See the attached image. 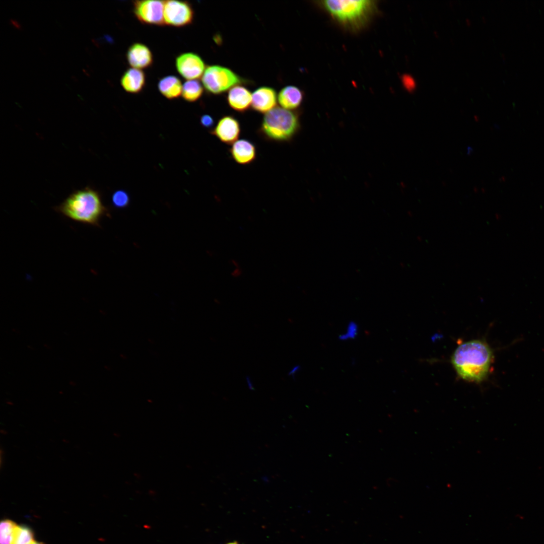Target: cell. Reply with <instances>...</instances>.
<instances>
[{
    "label": "cell",
    "mask_w": 544,
    "mask_h": 544,
    "mask_svg": "<svg viewBox=\"0 0 544 544\" xmlns=\"http://www.w3.org/2000/svg\"><path fill=\"white\" fill-rule=\"evenodd\" d=\"M492 359V351L489 345L484 341L474 339L456 349L451 363L461 378L479 382L487 377Z\"/></svg>",
    "instance_id": "obj_1"
},
{
    "label": "cell",
    "mask_w": 544,
    "mask_h": 544,
    "mask_svg": "<svg viewBox=\"0 0 544 544\" xmlns=\"http://www.w3.org/2000/svg\"><path fill=\"white\" fill-rule=\"evenodd\" d=\"M56 210L73 220L95 226L106 211L99 193L90 187L73 193Z\"/></svg>",
    "instance_id": "obj_2"
},
{
    "label": "cell",
    "mask_w": 544,
    "mask_h": 544,
    "mask_svg": "<svg viewBox=\"0 0 544 544\" xmlns=\"http://www.w3.org/2000/svg\"><path fill=\"white\" fill-rule=\"evenodd\" d=\"M300 125L297 113L277 107L264 115L259 131L268 140L287 142L297 133Z\"/></svg>",
    "instance_id": "obj_3"
},
{
    "label": "cell",
    "mask_w": 544,
    "mask_h": 544,
    "mask_svg": "<svg viewBox=\"0 0 544 544\" xmlns=\"http://www.w3.org/2000/svg\"><path fill=\"white\" fill-rule=\"evenodd\" d=\"M321 3L335 20L354 29L365 23L375 8L374 1L368 0H326Z\"/></svg>",
    "instance_id": "obj_4"
},
{
    "label": "cell",
    "mask_w": 544,
    "mask_h": 544,
    "mask_svg": "<svg viewBox=\"0 0 544 544\" xmlns=\"http://www.w3.org/2000/svg\"><path fill=\"white\" fill-rule=\"evenodd\" d=\"M201 81L206 91L214 95L222 94L236 85L248 82L230 69L220 65L207 67Z\"/></svg>",
    "instance_id": "obj_5"
},
{
    "label": "cell",
    "mask_w": 544,
    "mask_h": 544,
    "mask_svg": "<svg viewBox=\"0 0 544 544\" xmlns=\"http://www.w3.org/2000/svg\"><path fill=\"white\" fill-rule=\"evenodd\" d=\"M193 18L194 11L188 3L174 0L165 1V24L178 27H183L190 24Z\"/></svg>",
    "instance_id": "obj_6"
},
{
    "label": "cell",
    "mask_w": 544,
    "mask_h": 544,
    "mask_svg": "<svg viewBox=\"0 0 544 544\" xmlns=\"http://www.w3.org/2000/svg\"><path fill=\"white\" fill-rule=\"evenodd\" d=\"M165 1H136L133 2V12L142 23L156 25L165 24L164 8Z\"/></svg>",
    "instance_id": "obj_7"
},
{
    "label": "cell",
    "mask_w": 544,
    "mask_h": 544,
    "mask_svg": "<svg viewBox=\"0 0 544 544\" xmlns=\"http://www.w3.org/2000/svg\"><path fill=\"white\" fill-rule=\"evenodd\" d=\"M177 71L184 79L196 80L202 77L205 70V63L197 54L183 53L178 55L175 61Z\"/></svg>",
    "instance_id": "obj_8"
},
{
    "label": "cell",
    "mask_w": 544,
    "mask_h": 544,
    "mask_svg": "<svg viewBox=\"0 0 544 544\" xmlns=\"http://www.w3.org/2000/svg\"><path fill=\"white\" fill-rule=\"evenodd\" d=\"M240 132V123L232 115H225L221 117L211 131L220 141L227 144H233L237 141Z\"/></svg>",
    "instance_id": "obj_9"
},
{
    "label": "cell",
    "mask_w": 544,
    "mask_h": 544,
    "mask_svg": "<svg viewBox=\"0 0 544 544\" xmlns=\"http://www.w3.org/2000/svg\"><path fill=\"white\" fill-rule=\"evenodd\" d=\"M276 90L270 87L262 86L256 89L252 94L251 107L259 113H267L277 104Z\"/></svg>",
    "instance_id": "obj_10"
},
{
    "label": "cell",
    "mask_w": 544,
    "mask_h": 544,
    "mask_svg": "<svg viewBox=\"0 0 544 544\" xmlns=\"http://www.w3.org/2000/svg\"><path fill=\"white\" fill-rule=\"evenodd\" d=\"M126 59L132 67L140 70L150 67L153 61L150 49L141 43H135L129 46L126 52Z\"/></svg>",
    "instance_id": "obj_11"
},
{
    "label": "cell",
    "mask_w": 544,
    "mask_h": 544,
    "mask_svg": "<svg viewBox=\"0 0 544 544\" xmlns=\"http://www.w3.org/2000/svg\"><path fill=\"white\" fill-rule=\"evenodd\" d=\"M227 101L232 109L240 113L245 112L251 106L252 94L244 86L238 85L229 90Z\"/></svg>",
    "instance_id": "obj_12"
},
{
    "label": "cell",
    "mask_w": 544,
    "mask_h": 544,
    "mask_svg": "<svg viewBox=\"0 0 544 544\" xmlns=\"http://www.w3.org/2000/svg\"><path fill=\"white\" fill-rule=\"evenodd\" d=\"M230 152L234 160L241 165L250 164L256 157L255 145L246 139L239 140L234 143Z\"/></svg>",
    "instance_id": "obj_13"
},
{
    "label": "cell",
    "mask_w": 544,
    "mask_h": 544,
    "mask_svg": "<svg viewBox=\"0 0 544 544\" xmlns=\"http://www.w3.org/2000/svg\"><path fill=\"white\" fill-rule=\"evenodd\" d=\"M121 85L124 90L130 93H138L142 91L146 84V76L140 69H127L121 77Z\"/></svg>",
    "instance_id": "obj_14"
},
{
    "label": "cell",
    "mask_w": 544,
    "mask_h": 544,
    "mask_svg": "<svg viewBox=\"0 0 544 544\" xmlns=\"http://www.w3.org/2000/svg\"><path fill=\"white\" fill-rule=\"evenodd\" d=\"M303 93L298 87L288 85L283 88L278 95V100L282 108L286 109L297 108L302 103Z\"/></svg>",
    "instance_id": "obj_15"
},
{
    "label": "cell",
    "mask_w": 544,
    "mask_h": 544,
    "mask_svg": "<svg viewBox=\"0 0 544 544\" xmlns=\"http://www.w3.org/2000/svg\"><path fill=\"white\" fill-rule=\"evenodd\" d=\"M182 86L180 79L175 76L164 77L158 83L159 91L168 99L178 98L182 94Z\"/></svg>",
    "instance_id": "obj_16"
},
{
    "label": "cell",
    "mask_w": 544,
    "mask_h": 544,
    "mask_svg": "<svg viewBox=\"0 0 544 544\" xmlns=\"http://www.w3.org/2000/svg\"><path fill=\"white\" fill-rule=\"evenodd\" d=\"M203 89L201 83L196 80H188L182 86V96L190 102L198 100L202 96Z\"/></svg>",
    "instance_id": "obj_17"
},
{
    "label": "cell",
    "mask_w": 544,
    "mask_h": 544,
    "mask_svg": "<svg viewBox=\"0 0 544 544\" xmlns=\"http://www.w3.org/2000/svg\"><path fill=\"white\" fill-rule=\"evenodd\" d=\"M34 540L32 530L24 525H16L14 528L11 544H30Z\"/></svg>",
    "instance_id": "obj_18"
},
{
    "label": "cell",
    "mask_w": 544,
    "mask_h": 544,
    "mask_svg": "<svg viewBox=\"0 0 544 544\" xmlns=\"http://www.w3.org/2000/svg\"><path fill=\"white\" fill-rule=\"evenodd\" d=\"M17 524L9 519L3 520L0 524V544H11L13 533Z\"/></svg>",
    "instance_id": "obj_19"
},
{
    "label": "cell",
    "mask_w": 544,
    "mask_h": 544,
    "mask_svg": "<svg viewBox=\"0 0 544 544\" xmlns=\"http://www.w3.org/2000/svg\"><path fill=\"white\" fill-rule=\"evenodd\" d=\"M359 326L355 321H350L347 325L345 331L338 336V338L343 341L355 339L359 333Z\"/></svg>",
    "instance_id": "obj_20"
},
{
    "label": "cell",
    "mask_w": 544,
    "mask_h": 544,
    "mask_svg": "<svg viewBox=\"0 0 544 544\" xmlns=\"http://www.w3.org/2000/svg\"><path fill=\"white\" fill-rule=\"evenodd\" d=\"M113 205L117 208H124L129 203L128 194L124 190H119L115 192L112 197Z\"/></svg>",
    "instance_id": "obj_21"
},
{
    "label": "cell",
    "mask_w": 544,
    "mask_h": 544,
    "mask_svg": "<svg viewBox=\"0 0 544 544\" xmlns=\"http://www.w3.org/2000/svg\"><path fill=\"white\" fill-rule=\"evenodd\" d=\"M401 81L403 87L408 92H412L416 89L417 82L413 75L410 74H404L401 76Z\"/></svg>",
    "instance_id": "obj_22"
},
{
    "label": "cell",
    "mask_w": 544,
    "mask_h": 544,
    "mask_svg": "<svg viewBox=\"0 0 544 544\" xmlns=\"http://www.w3.org/2000/svg\"><path fill=\"white\" fill-rule=\"evenodd\" d=\"M200 122L201 125L205 128H210L214 125V120L210 115L204 114L201 116Z\"/></svg>",
    "instance_id": "obj_23"
},
{
    "label": "cell",
    "mask_w": 544,
    "mask_h": 544,
    "mask_svg": "<svg viewBox=\"0 0 544 544\" xmlns=\"http://www.w3.org/2000/svg\"><path fill=\"white\" fill-rule=\"evenodd\" d=\"M299 369H300V366H298V365L295 366L292 369V370L289 372L288 375L291 376L294 378V375L298 372V371L299 370Z\"/></svg>",
    "instance_id": "obj_24"
},
{
    "label": "cell",
    "mask_w": 544,
    "mask_h": 544,
    "mask_svg": "<svg viewBox=\"0 0 544 544\" xmlns=\"http://www.w3.org/2000/svg\"><path fill=\"white\" fill-rule=\"evenodd\" d=\"M247 382H248V386L249 387L250 389H253V388L252 387L251 382H250V380L248 377H247Z\"/></svg>",
    "instance_id": "obj_25"
},
{
    "label": "cell",
    "mask_w": 544,
    "mask_h": 544,
    "mask_svg": "<svg viewBox=\"0 0 544 544\" xmlns=\"http://www.w3.org/2000/svg\"><path fill=\"white\" fill-rule=\"evenodd\" d=\"M30 544H44V543L41 542H38V541H35L34 540L32 542H31Z\"/></svg>",
    "instance_id": "obj_26"
},
{
    "label": "cell",
    "mask_w": 544,
    "mask_h": 544,
    "mask_svg": "<svg viewBox=\"0 0 544 544\" xmlns=\"http://www.w3.org/2000/svg\"><path fill=\"white\" fill-rule=\"evenodd\" d=\"M227 544H239V543L236 541H233V542H229V543H228Z\"/></svg>",
    "instance_id": "obj_27"
}]
</instances>
